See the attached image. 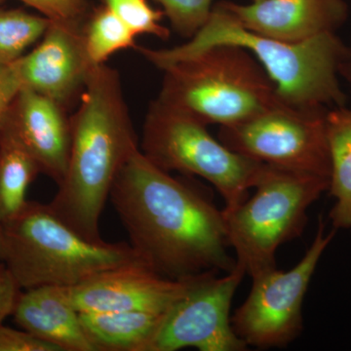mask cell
Returning a JSON list of instances; mask_svg holds the SVG:
<instances>
[{"mask_svg": "<svg viewBox=\"0 0 351 351\" xmlns=\"http://www.w3.org/2000/svg\"><path fill=\"white\" fill-rule=\"evenodd\" d=\"M22 89L48 97L66 110L82 97L95 68L85 50L82 25L51 22L40 43L11 64Z\"/></svg>", "mask_w": 351, "mask_h": 351, "instance_id": "cell-11", "label": "cell"}, {"mask_svg": "<svg viewBox=\"0 0 351 351\" xmlns=\"http://www.w3.org/2000/svg\"><path fill=\"white\" fill-rule=\"evenodd\" d=\"M2 226V263L22 290L71 288L106 270L143 262L130 244L83 237L49 204L27 201L22 211Z\"/></svg>", "mask_w": 351, "mask_h": 351, "instance_id": "cell-4", "label": "cell"}, {"mask_svg": "<svg viewBox=\"0 0 351 351\" xmlns=\"http://www.w3.org/2000/svg\"><path fill=\"white\" fill-rule=\"evenodd\" d=\"M244 29L287 43H301L336 32L348 16L346 0L221 1Z\"/></svg>", "mask_w": 351, "mask_h": 351, "instance_id": "cell-14", "label": "cell"}, {"mask_svg": "<svg viewBox=\"0 0 351 351\" xmlns=\"http://www.w3.org/2000/svg\"><path fill=\"white\" fill-rule=\"evenodd\" d=\"M12 316L21 329L59 351H94L83 330L80 313L69 301L64 287L22 290Z\"/></svg>", "mask_w": 351, "mask_h": 351, "instance_id": "cell-15", "label": "cell"}, {"mask_svg": "<svg viewBox=\"0 0 351 351\" xmlns=\"http://www.w3.org/2000/svg\"><path fill=\"white\" fill-rule=\"evenodd\" d=\"M104 5L112 10L137 36L149 34L167 39L170 31L161 24L162 11L156 10L147 0H103Z\"/></svg>", "mask_w": 351, "mask_h": 351, "instance_id": "cell-21", "label": "cell"}, {"mask_svg": "<svg viewBox=\"0 0 351 351\" xmlns=\"http://www.w3.org/2000/svg\"><path fill=\"white\" fill-rule=\"evenodd\" d=\"M71 123L68 168L49 205L76 232L101 241L100 219L113 184L138 147L114 69L95 66Z\"/></svg>", "mask_w": 351, "mask_h": 351, "instance_id": "cell-2", "label": "cell"}, {"mask_svg": "<svg viewBox=\"0 0 351 351\" xmlns=\"http://www.w3.org/2000/svg\"><path fill=\"white\" fill-rule=\"evenodd\" d=\"M218 274L207 272L186 278V292L165 313L152 351L247 350L230 317L233 297L246 271L237 263L226 276Z\"/></svg>", "mask_w": 351, "mask_h": 351, "instance_id": "cell-10", "label": "cell"}, {"mask_svg": "<svg viewBox=\"0 0 351 351\" xmlns=\"http://www.w3.org/2000/svg\"><path fill=\"white\" fill-rule=\"evenodd\" d=\"M51 21L23 9L0 8V66H9L43 38Z\"/></svg>", "mask_w": 351, "mask_h": 351, "instance_id": "cell-20", "label": "cell"}, {"mask_svg": "<svg viewBox=\"0 0 351 351\" xmlns=\"http://www.w3.org/2000/svg\"><path fill=\"white\" fill-rule=\"evenodd\" d=\"M180 36L191 38L211 15L213 0H156Z\"/></svg>", "mask_w": 351, "mask_h": 351, "instance_id": "cell-22", "label": "cell"}, {"mask_svg": "<svg viewBox=\"0 0 351 351\" xmlns=\"http://www.w3.org/2000/svg\"><path fill=\"white\" fill-rule=\"evenodd\" d=\"M3 251H4L3 226L0 225V262H2V257H3Z\"/></svg>", "mask_w": 351, "mask_h": 351, "instance_id": "cell-28", "label": "cell"}, {"mask_svg": "<svg viewBox=\"0 0 351 351\" xmlns=\"http://www.w3.org/2000/svg\"><path fill=\"white\" fill-rule=\"evenodd\" d=\"M110 198L132 249L162 276L182 280L234 269L223 210L154 165L140 147L120 170Z\"/></svg>", "mask_w": 351, "mask_h": 351, "instance_id": "cell-1", "label": "cell"}, {"mask_svg": "<svg viewBox=\"0 0 351 351\" xmlns=\"http://www.w3.org/2000/svg\"><path fill=\"white\" fill-rule=\"evenodd\" d=\"M207 124L156 99L147 110L141 151L166 172L197 176L213 184L225 208L249 196L265 164L228 149Z\"/></svg>", "mask_w": 351, "mask_h": 351, "instance_id": "cell-7", "label": "cell"}, {"mask_svg": "<svg viewBox=\"0 0 351 351\" xmlns=\"http://www.w3.org/2000/svg\"><path fill=\"white\" fill-rule=\"evenodd\" d=\"M336 232L332 228L325 234L319 216L313 242L297 265L287 271L276 267L252 277L250 294L232 316L233 330L248 348H285L299 337L307 289Z\"/></svg>", "mask_w": 351, "mask_h": 351, "instance_id": "cell-9", "label": "cell"}, {"mask_svg": "<svg viewBox=\"0 0 351 351\" xmlns=\"http://www.w3.org/2000/svg\"><path fill=\"white\" fill-rule=\"evenodd\" d=\"M68 110L29 89H21L7 110L0 135L18 143L38 162L41 173L63 181L71 149V123Z\"/></svg>", "mask_w": 351, "mask_h": 351, "instance_id": "cell-13", "label": "cell"}, {"mask_svg": "<svg viewBox=\"0 0 351 351\" xmlns=\"http://www.w3.org/2000/svg\"><path fill=\"white\" fill-rule=\"evenodd\" d=\"M21 89L22 88L12 66H0V126Z\"/></svg>", "mask_w": 351, "mask_h": 351, "instance_id": "cell-26", "label": "cell"}, {"mask_svg": "<svg viewBox=\"0 0 351 351\" xmlns=\"http://www.w3.org/2000/svg\"><path fill=\"white\" fill-rule=\"evenodd\" d=\"M22 289L3 263L0 262V323L12 316L14 307Z\"/></svg>", "mask_w": 351, "mask_h": 351, "instance_id": "cell-25", "label": "cell"}, {"mask_svg": "<svg viewBox=\"0 0 351 351\" xmlns=\"http://www.w3.org/2000/svg\"><path fill=\"white\" fill-rule=\"evenodd\" d=\"M161 71L157 99L207 125H235L282 103L265 69L240 46H212Z\"/></svg>", "mask_w": 351, "mask_h": 351, "instance_id": "cell-5", "label": "cell"}, {"mask_svg": "<svg viewBox=\"0 0 351 351\" xmlns=\"http://www.w3.org/2000/svg\"><path fill=\"white\" fill-rule=\"evenodd\" d=\"M41 170L24 147L0 135V225L15 218L27 204V188Z\"/></svg>", "mask_w": 351, "mask_h": 351, "instance_id": "cell-18", "label": "cell"}, {"mask_svg": "<svg viewBox=\"0 0 351 351\" xmlns=\"http://www.w3.org/2000/svg\"><path fill=\"white\" fill-rule=\"evenodd\" d=\"M341 73H345L351 85V46H348V57H346Z\"/></svg>", "mask_w": 351, "mask_h": 351, "instance_id": "cell-27", "label": "cell"}, {"mask_svg": "<svg viewBox=\"0 0 351 351\" xmlns=\"http://www.w3.org/2000/svg\"><path fill=\"white\" fill-rule=\"evenodd\" d=\"M186 279L177 280L144 262L106 270L84 282L66 288L78 313L147 311L166 313L186 292Z\"/></svg>", "mask_w": 351, "mask_h": 351, "instance_id": "cell-12", "label": "cell"}, {"mask_svg": "<svg viewBox=\"0 0 351 351\" xmlns=\"http://www.w3.org/2000/svg\"><path fill=\"white\" fill-rule=\"evenodd\" d=\"M329 186V178L265 164L254 195L221 209L228 242L246 274L276 269L277 249L302 234L307 210Z\"/></svg>", "mask_w": 351, "mask_h": 351, "instance_id": "cell-6", "label": "cell"}, {"mask_svg": "<svg viewBox=\"0 0 351 351\" xmlns=\"http://www.w3.org/2000/svg\"><path fill=\"white\" fill-rule=\"evenodd\" d=\"M328 110H298L279 103L241 123L219 127L218 138L258 162L330 179Z\"/></svg>", "mask_w": 351, "mask_h": 351, "instance_id": "cell-8", "label": "cell"}, {"mask_svg": "<svg viewBox=\"0 0 351 351\" xmlns=\"http://www.w3.org/2000/svg\"><path fill=\"white\" fill-rule=\"evenodd\" d=\"M0 351H59L24 330H15L0 323Z\"/></svg>", "mask_w": 351, "mask_h": 351, "instance_id": "cell-24", "label": "cell"}, {"mask_svg": "<svg viewBox=\"0 0 351 351\" xmlns=\"http://www.w3.org/2000/svg\"><path fill=\"white\" fill-rule=\"evenodd\" d=\"M85 50L94 66L105 64L119 51L136 47V36L121 20L103 5L88 14L82 25Z\"/></svg>", "mask_w": 351, "mask_h": 351, "instance_id": "cell-19", "label": "cell"}, {"mask_svg": "<svg viewBox=\"0 0 351 351\" xmlns=\"http://www.w3.org/2000/svg\"><path fill=\"white\" fill-rule=\"evenodd\" d=\"M51 22L83 25L88 16V0H21Z\"/></svg>", "mask_w": 351, "mask_h": 351, "instance_id": "cell-23", "label": "cell"}, {"mask_svg": "<svg viewBox=\"0 0 351 351\" xmlns=\"http://www.w3.org/2000/svg\"><path fill=\"white\" fill-rule=\"evenodd\" d=\"M326 132L331 162L328 191L336 200L330 219L335 230H351V108L328 110Z\"/></svg>", "mask_w": 351, "mask_h": 351, "instance_id": "cell-17", "label": "cell"}, {"mask_svg": "<svg viewBox=\"0 0 351 351\" xmlns=\"http://www.w3.org/2000/svg\"><path fill=\"white\" fill-rule=\"evenodd\" d=\"M164 316L147 311H110L82 313L80 320L94 351H152Z\"/></svg>", "mask_w": 351, "mask_h": 351, "instance_id": "cell-16", "label": "cell"}, {"mask_svg": "<svg viewBox=\"0 0 351 351\" xmlns=\"http://www.w3.org/2000/svg\"><path fill=\"white\" fill-rule=\"evenodd\" d=\"M3 1H4V0H0V4H1L2 2H3Z\"/></svg>", "mask_w": 351, "mask_h": 351, "instance_id": "cell-29", "label": "cell"}, {"mask_svg": "<svg viewBox=\"0 0 351 351\" xmlns=\"http://www.w3.org/2000/svg\"><path fill=\"white\" fill-rule=\"evenodd\" d=\"M219 44H232L249 51L276 85L277 96L284 105L298 110H329L346 105L339 75L348 46L336 32L301 43L267 38L244 29L219 2L213 6L204 25L186 43L164 49H138L161 69Z\"/></svg>", "mask_w": 351, "mask_h": 351, "instance_id": "cell-3", "label": "cell"}]
</instances>
